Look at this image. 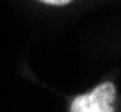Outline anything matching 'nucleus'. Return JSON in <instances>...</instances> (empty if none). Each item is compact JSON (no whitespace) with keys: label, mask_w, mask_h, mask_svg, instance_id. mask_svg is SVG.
Masks as SVG:
<instances>
[{"label":"nucleus","mask_w":121,"mask_h":112,"mask_svg":"<svg viewBox=\"0 0 121 112\" xmlns=\"http://www.w3.org/2000/svg\"><path fill=\"white\" fill-rule=\"evenodd\" d=\"M114 99L116 87L110 82H105L98 85L92 92L76 98L71 105V112H116Z\"/></svg>","instance_id":"obj_1"},{"label":"nucleus","mask_w":121,"mask_h":112,"mask_svg":"<svg viewBox=\"0 0 121 112\" xmlns=\"http://www.w3.org/2000/svg\"><path fill=\"white\" fill-rule=\"evenodd\" d=\"M42 2H45V4H52V5H65L72 0H42Z\"/></svg>","instance_id":"obj_2"}]
</instances>
